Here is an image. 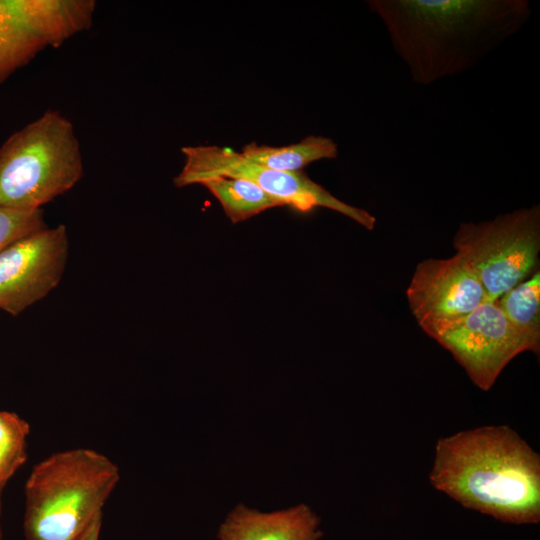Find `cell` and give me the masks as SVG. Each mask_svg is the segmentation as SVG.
Returning a JSON list of instances; mask_svg holds the SVG:
<instances>
[{"label": "cell", "mask_w": 540, "mask_h": 540, "mask_svg": "<svg viewBox=\"0 0 540 540\" xmlns=\"http://www.w3.org/2000/svg\"><path fill=\"white\" fill-rule=\"evenodd\" d=\"M411 81L431 85L461 74L529 20L527 0H368Z\"/></svg>", "instance_id": "obj_1"}, {"label": "cell", "mask_w": 540, "mask_h": 540, "mask_svg": "<svg viewBox=\"0 0 540 540\" xmlns=\"http://www.w3.org/2000/svg\"><path fill=\"white\" fill-rule=\"evenodd\" d=\"M429 479L462 506L502 522L540 520V457L508 426L440 438Z\"/></svg>", "instance_id": "obj_2"}, {"label": "cell", "mask_w": 540, "mask_h": 540, "mask_svg": "<svg viewBox=\"0 0 540 540\" xmlns=\"http://www.w3.org/2000/svg\"><path fill=\"white\" fill-rule=\"evenodd\" d=\"M120 480L118 466L91 448L58 451L25 483L26 540H76L99 515Z\"/></svg>", "instance_id": "obj_3"}, {"label": "cell", "mask_w": 540, "mask_h": 540, "mask_svg": "<svg viewBox=\"0 0 540 540\" xmlns=\"http://www.w3.org/2000/svg\"><path fill=\"white\" fill-rule=\"evenodd\" d=\"M84 174L72 121L47 109L0 147V207L39 210L72 189Z\"/></svg>", "instance_id": "obj_4"}, {"label": "cell", "mask_w": 540, "mask_h": 540, "mask_svg": "<svg viewBox=\"0 0 540 540\" xmlns=\"http://www.w3.org/2000/svg\"><path fill=\"white\" fill-rule=\"evenodd\" d=\"M453 246L476 273L486 300L496 301L536 272L540 205L501 213L487 221L462 222Z\"/></svg>", "instance_id": "obj_5"}, {"label": "cell", "mask_w": 540, "mask_h": 540, "mask_svg": "<svg viewBox=\"0 0 540 540\" xmlns=\"http://www.w3.org/2000/svg\"><path fill=\"white\" fill-rule=\"evenodd\" d=\"M181 153L185 158L184 165L173 179L178 188L200 184L213 176L242 178L302 213L323 207L352 219L368 230L375 227L376 218L368 211L341 201L302 171L270 169L248 160L230 147L183 146Z\"/></svg>", "instance_id": "obj_6"}, {"label": "cell", "mask_w": 540, "mask_h": 540, "mask_svg": "<svg viewBox=\"0 0 540 540\" xmlns=\"http://www.w3.org/2000/svg\"><path fill=\"white\" fill-rule=\"evenodd\" d=\"M420 327L453 355L483 391L494 385L517 355L525 351L539 354L540 350L507 320L496 301L486 300L469 313Z\"/></svg>", "instance_id": "obj_7"}, {"label": "cell", "mask_w": 540, "mask_h": 540, "mask_svg": "<svg viewBox=\"0 0 540 540\" xmlns=\"http://www.w3.org/2000/svg\"><path fill=\"white\" fill-rule=\"evenodd\" d=\"M94 0H0V83L92 26Z\"/></svg>", "instance_id": "obj_8"}, {"label": "cell", "mask_w": 540, "mask_h": 540, "mask_svg": "<svg viewBox=\"0 0 540 540\" xmlns=\"http://www.w3.org/2000/svg\"><path fill=\"white\" fill-rule=\"evenodd\" d=\"M68 257L64 225L29 234L0 252V309L18 315L60 282Z\"/></svg>", "instance_id": "obj_9"}, {"label": "cell", "mask_w": 540, "mask_h": 540, "mask_svg": "<svg viewBox=\"0 0 540 540\" xmlns=\"http://www.w3.org/2000/svg\"><path fill=\"white\" fill-rule=\"evenodd\" d=\"M409 308L421 326L459 317L486 301L476 273L459 254L418 263L406 290Z\"/></svg>", "instance_id": "obj_10"}, {"label": "cell", "mask_w": 540, "mask_h": 540, "mask_svg": "<svg viewBox=\"0 0 540 540\" xmlns=\"http://www.w3.org/2000/svg\"><path fill=\"white\" fill-rule=\"evenodd\" d=\"M319 519L304 504L262 513L238 505L220 526V540H318Z\"/></svg>", "instance_id": "obj_11"}, {"label": "cell", "mask_w": 540, "mask_h": 540, "mask_svg": "<svg viewBox=\"0 0 540 540\" xmlns=\"http://www.w3.org/2000/svg\"><path fill=\"white\" fill-rule=\"evenodd\" d=\"M245 158L270 169L300 172L310 163L338 156L337 143L325 136L309 135L297 143L285 146L246 144L241 152Z\"/></svg>", "instance_id": "obj_12"}, {"label": "cell", "mask_w": 540, "mask_h": 540, "mask_svg": "<svg viewBox=\"0 0 540 540\" xmlns=\"http://www.w3.org/2000/svg\"><path fill=\"white\" fill-rule=\"evenodd\" d=\"M219 201L224 213L236 224L265 210L285 206L282 201L262 190L253 182L225 176H213L200 183Z\"/></svg>", "instance_id": "obj_13"}, {"label": "cell", "mask_w": 540, "mask_h": 540, "mask_svg": "<svg viewBox=\"0 0 540 540\" xmlns=\"http://www.w3.org/2000/svg\"><path fill=\"white\" fill-rule=\"evenodd\" d=\"M496 303L507 320L540 348V271L511 288Z\"/></svg>", "instance_id": "obj_14"}, {"label": "cell", "mask_w": 540, "mask_h": 540, "mask_svg": "<svg viewBox=\"0 0 540 540\" xmlns=\"http://www.w3.org/2000/svg\"><path fill=\"white\" fill-rule=\"evenodd\" d=\"M29 424L12 412L0 411V495L27 459Z\"/></svg>", "instance_id": "obj_15"}, {"label": "cell", "mask_w": 540, "mask_h": 540, "mask_svg": "<svg viewBox=\"0 0 540 540\" xmlns=\"http://www.w3.org/2000/svg\"><path fill=\"white\" fill-rule=\"evenodd\" d=\"M46 227L42 209L0 207V252L15 241Z\"/></svg>", "instance_id": "obj_16"}, {"label": "cell", "mask_w": 540, "mask_h": 540, "mask_svg": "<svg viewBox=\"0 0 540 540\" xmlns=\"http://www.w3.org/2000/svg\"><path fill=\"white\" fill-rule=\"evenodd\" d=\"M102 515L97 516L76 540H99Z\"/></svg>", "instance_id": "obj_17"}, {"label": "cell", "mask_w": 540, "mask_h": 540, "mask_svg": "<svg viewBox=\"0 0 540 540\" xmlns=\"http://www.w3.org/2000/svg\"><path fill=\"white\" fill-rule=\"evenodd\" d=\"M3 539V534H2V528H1V520H0V540Z\"/></svg>", "instance_id": "obj_18"}]
</instances>
